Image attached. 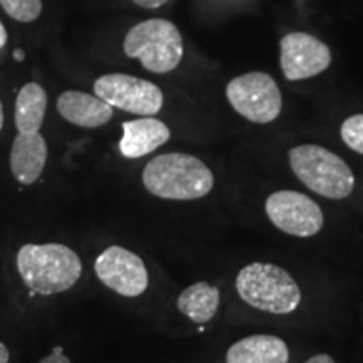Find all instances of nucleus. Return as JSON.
I'll list each match as a JSON object with an SVG mask.
<instances>
[{
  "mask_svg": "<svg viewBox=\"0 0 363 363\" xmlns=\"http://www.w3.org/2000/svg\"><path fill=\"white\" fill-rule=\"evenodd\" d=\"M17 269L30 296L67 291L83 272L79 256L65 244H26L17 252Z\"/></svg>",
  "mask_w": 363,
  "mask_h": 363,
  "instance_id": "obj_1",
  "label": "nucleus"
},
{
  "mask_svg": "<svg viewBox=\"0 0 363 363\" xmlns=\"http://www.w3.org/2000/svg\"><path fill=\"white\" fill-rule=\"evenodd\" d=\"M143 185L150 194L167 201H195L211 192L214 175L197 157L174 152L147 163Z\"/></svg>",
  "mask_w": 363,
  "mask_h": 363,
  "instance_id": "obj_2",
  "label": "nucleus"
},
{
  "mask_svg": "<svg viewBox=\"0 0 363 363\" xmlns=\"http://www.w3.org/2000/svg\"><path fill=\"white\" fill-rule=\"evenodd\" d=\"M235 288L247 305L272 315H289L301 303V291L293 276L283 267L267 262H252L242 267Z\"/></svg>",
  "mask_w": 363,
  "mask_h": 363,
  "instance_id": "obj_3",
  "label": "nucleus"
},
{
  "mask_svg": "<svg viewBox=\"0 0 363 363\" xmlns=\"http://www.w3.org/2000/svg\"><path fill=\"white\" fill-rule=\"evenodd\" d=\"M289 165L293 174L321 197L342 201L355 189V177L347 162L320 145H299L289 150Z\"/></svg>",
  "mask_w": 363,
  "mask_h": 363,
  "instance_id": "obj_4",
  "label": "nucleus"
},
{
  "mask_svg": "<svg viewBox=\"0 0 363 363\" xmlns=\"http://www.w3.org/2000/svg\"><path fill=\"white\" fill-rule=\"evenodd\" d=\"M128 57L140 59L150 72L165 74L180 65L184 40L179 27L167 19H148L131 27L123 43Z\"/></svg>",
  "mask_w": 363,
  "mask_h": 363,
  "instance_id": "obj_5",
  "label": "nucleus"
},
{
  "mask_svg": "<svg viewBox=\"0 0 363 363\" xmlns=\"http://www.w3.org/2000/svg\"><path fill=\"white\" fill-rule=\"evenodd\" d=\"M227 99L230 106L252 123L266 125L279 116L283 96L269 74L261 71L238 76L227 84Z\"/></svg>",
  "mask_w": 363,
  "mask_h": 363,
  "instance_id": "obj_6",
  "label": "nucleus"
},
{
  "mask_svg": "<svg viewBox=\"0 0 363 363\" xmlns=\"http://www.w3.org/2000/svg\"><path fill=\"white\" fill-rule=\"evenodd\" d=\"M93 88L110 106L133 115L153 116L163 106V93L157 84L130 74H104L94 81Z\"/></svg>",
  "mask_w": 363,
  "mask_h": 363,
  "instance_id": "obj_7",
  "label": "nucleus"
},
{
  "mask_svg": "<svg viewBox=\"0 0 363 363\" xmlns=\"http://www.w3.org/2000/svg\"><path fill=\"white\" fill-rule=\"evenodd\" d=\"M266 214L279 230L296 238H311L320 233L325 222L320 206L294 190L271 194L266 201Z\"/></svg>",
  "mask_w": 363,
  "mask_h": 363,
  "instance_id": "obj_8",
  "label": "nucleus"
},
{
  "mask_svg": "<svg viewBox=\"0 0 363 363\" xmlns=\"http://www.w3.org/2000/svg\"><path fill=\"white\" fill-rule=\"evenodd\" d=\"M98 279L121 296L136 298L148 288V271L143 259L121 246H111L94 261Z\"/></svg>",
  "mask_w": 363,
  "mask_h": 363,
  "instance_id": "obj_9",
  "label": "nucleus"
},
{
  "mask_svg": "<svg viewBox=\"0 0 363 363\" xmlns=\"http://www.w3.org/2000/svg\"><path fill=\"white\" fill-rule=\"evenodd\" d=\"M331 65V51L323 40L306 33H291L281 39V69L288 81L321 74Z\"/></svg>",
  "mask_w": 363,
  "mask_h": 363,
  "instance_id": "obj_10",
  "label": "nucleus"
},
{
  "mask_svg": "<svg viewBox=\"0 0 363 363\" xmlns=\"http://www.w3.org/2000/svg\"><path fill=\"white\" fill-rule=\"evenodd\" d=\"M48 162V143L38 133H19L11 150V172L22 185H33L43 175Z\"/></svg>",
  "mask_w": 363,
  "mask_h": 363,
  "instance_id": "obj_11",
  "label": "nucleus"
},
{
  "mask_svg": "<svg viewBox=\"0 0 363 363\" xmlns=\"http://www.w3.org/2000/svg\"><path fill=\"white\" fill-rule=\"evenodd\" d=\"M57 111L66 121L81 128H98L113 118V106L96 94L83 91H65L57 98Z\"/></svg>",
  "mask_w": 363,
  "mask_h": 363,
  "instance_id": "obj_12",
  "label": "nucleus"
},
{
  "mask_svg": "<svg viewBox=\"0 0 363 363\" xmlns=\"http://www.w3.org/2000/svg\"><path fill=\"white\" fill-rule=\"evenodd\" d=\"M169 138V126L153 116L125 121L123 136L120 140V152L126 158H142L165 145Z\"/></svg>",
  "mask_w": 363,
  "mask_h": 363,
  "instance_id": "obj_13",
  "label": "nucleus"
},
{
  "mask_svg": "<svg viewBox=\"0 0 363 363\" xmlns=\"http://www.w3.org/2000/svg\"><path fill=\"white\" fill-rule=\"evenodd\" d=\"M289 350L284 340L274 335H252L227 350V363H288Z\"/></svg>",
  "mask_w": 363,
  "mask_h": 363,
  "instance_id": "obj_14",
  "label": "nucleus"
},
{
  "mask_svg": "<svg viewBox=\"0 0 363 363\" xmlns=\"http://www.w3.org/2000/svg\"><path fill=\"white\" fill-rule=\"evenodd\" d=\"M220 305V293L216 286L201 281L189 286L177 299V308L194 323H208Z\"/></svg>",
  "mask_w": 363,
  "mask_h": 363,
  "instance_id": "obj_15",
  "label": "nucleus"
},
{
  "mask_svg": "<svg viewBox=\"0 0 363 363\" xmlns=\"http://www.w3.org/2000/svg\"><path fill=\"white\" fill-rule=\"evenodd\" d=\"M48 94L38 83H27L17 94L16 126L19 133H38L44 123Z\"/></svg>",
  "mask_w": 363,
  "mask_h": 363,
  "instance_id": "obj_16",
  "label": "nucleus"
},
{
  "mask_svg": "<svg viewBox=\"0 0 363 363\" xmlns=\"http://www.w3.org/2000/svg\"><path fill=\"white\" fill-rule=\"evenodd\" d=\"M0 6L19 22H33L43 12V0H0Z\"/></svg>",
  "mask_w": 363,
  "mask_h": 363,
  "instance_id": "obj_17",
  "label": "nucleus"
},
{
  "mask_svg": "<svg viewBox=\"0 0 363 363\" xmlns=\"http://www.w3.org/2000/svg\"><path fill=\"white\" fill-rule=\"evenodd\" d=\"M342 140L353 152L363 155V115H353L343 121Z\"/></svg>",
  "mask_w": 363,
  "mask_h": 363,
  "instance_id": "obj_18",
  "label": "nucleus"
},
{
  "mask_svg": "<svg viewBox=\"0 0 363 363\" xmlns=\"http://www.w3.org/2000/svg\"><path fill=\"white\" fill-rule=\"evenodd\" d=\"M39 363H71V360L65 355V353L52 352L51 355L43 358V360H40Z\"/></svg>",
  "mask_w": 363,
  "mask_h": 363,
  "instance_id": "obj_19",
  "label": "nucleus"
},
{
  "mask_svg": "<svg viewBox=\"0 0 363 363\" xmlns=\"http://www.w3.org/2000/svg\"><path fill=\"white\" fill-rule=\"evenodd\" d=\"M136 6L143 7V9H158L162 7L163 4H167L169 0H133Z\"/></svg>",
  "mask_w": 363,
  "mask_h": 363,
  "instance_id": "obj_20",
  "label": "nucleus"
},
{
  "mask_svg": "<svg viewBox=\"0 0 363 363\" xmlns=\"http://www.w3.org/2000/svg\"><path fill=\"white\" fill-rule=\"evenodd\" d=\"M305 363H335V360L330 355H326V353H320V355L311 357L310 360Z\"/></svg>",
  "mask_w": 363,
  "mask_h": 363,
  "instance_id": "obj_21",
  "label": "nucleus"
},
{
  "mask_svg": "<svg viewBox=\"0 0 363 363\" xmlns=\"http://www.w3.org/2000/svg\"><path fill=\"white\" fill-rule=\"evenodd\" d=\"M9 357H11L9 348L2 342H0V363H9Z\"/></svg>",
  "mask_w": 363,
  "mask_h": 363,
  "instance_id": "obj_22",
  "label": "nucleus"
},
{
  "mask_svg": "<svg viewBox=\"0 0 363 363\" xmlns=\"http://www.w3.org/2000/svg\"><path fill=\"white\" fill-rule=\"evenodd\" d=\"M6 43H7V30H6V27H4L2 22H0V49L6 45Z\"/></svg>",
  "mask_w": 363,
  "mask_h": 363,
  "instance_id": "obj_23",
  "label": "nucleus"
},
{
  "mask_svg": "<svg viewBox=\"0 0 363 363\" xmlns=\"http://www.w3.org/2000/svg\"><path fill=\"white\" fill-rule=\"evenodd\" d=\"M24 57H26V54H24V51H22V49H16V51H13V59H16L17 62L24 61Z\"/></svg>",
  "mask_w": 363,
  "mask_h": 363,
  "instance_id": "obj_24",
  "label": "nucleus"
},
{
  "mask_svg": "<svg viewBox=\"0 0 363 363\" xmlns=\"http://www.w3.org/2000/svg\"><path fill=\"white\" fill-rule=\"evenodd\" d=\"M2 126H4V106L2 103H0V130H2Z\"/></svg>",
  "mask_w": 363,
  "mask_h": 363,
  "instance_id": "obj_25",
  "label": "nucleus"
},
{
  "mask_svg": "<svg viewBox=\"0 0 363 363\" xmlns=\"http://www.w3.org/2000/svg\"><path fill=\"white\" fill-rule=\"evenodd\" d=\"M52 352H56V353H62V347H56V348H54Z\"/></svg>",
  "mask_w": 363,
  "mask_h": 363,
  "instance_id": "obj_26",
  "label": "nucleus"
}]
</instances>
